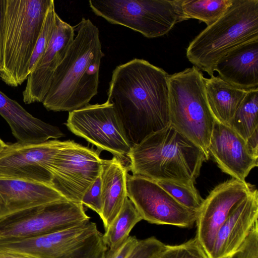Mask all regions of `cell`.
I'll use <instances>...</instances> for the list:
<instances>
[{"label": "cell", "instance_id": "obj_12", "mask_svg": "<svg viewBox=\"0 0 258 258\" xmlns=\"http://www.w3.org/2000/svg\"><path fill=\"white\" fill-rule=\"evenodd\" d=\"M65 141L8 144L0 153V178L20 179L50 185L51 166Z\"/></svg>", "mask_w": 258, "mask_h": 258}, {"label": "cell", "instance_id": "obj_26", "mask_svg": "<svg viewBox=\"0 0 258 258\" xmlns=\"http://www.w3.org/2000/svg\"><path fill=\"white\" fill-rule=\"evenodd\" d=\"M158 184L184 207L198 211L204 199L194 184L170 181H156Z\"/></svg>", "mask_w": 258, "mask_h": 258}, {"label": "cell", "instance_id": "obj_28", "mask_svg": "<svg viewBox=\"0 0 258 258\" xmlns=\"http://www.w3.org/2000/svg\"><path fill=\"white\" fill-rule=\"evenodd\" d=\"M154 258H209L196 237L175 245H164Z\"/></svg>", "mask_w": 258, "mask_h": 258}, {"label": "cell", "instance_id": "obj_22", "mask_svg": "<svg viewBox=\"0 0 258 258\" xmlns=\"http://www.w3.org/2000/svg\"><path fill=\"white\" fill-rule=\"evenodd\" d=\"M205 87L207 102L215 120L229 126L231 119L248 91L236 87L214 76L205 78Z\"/></svg>", "mask_w": 258, "mask_h": 258}, {"label": "cell", "instance_id": "obj_7", "mask_svg": "<svg viewBox=\"0 0 258 258\" xmlns=\"http://www.w3.org/2000/svg\"><path fill=\"white\" fill-rule=\"evenodd\" d=\"M97 16L149 38L168 33L181 21L180 0H90Z\"/></svg>", "mask_w": 258, "mask_h": 258}, {"label": "cell", "instance_id": "obj_18", "mask_svg": "<svg viewBox=\"0 0 258 258\" xmlns=\"http://www.w3.org/2000/svg\"><path fill=\"white\" fill-rule=\"evenodd\" d=\"M64 200L49 184L0 178V220L28 209Z\"/></svg>", "mask_w": 258, "mask_h": 258}, {"label": "cell", "instance_id": "obj_9", "mask_svg": "<svg viewBox=\"0 0 258 258\" xmlns=\"http://www.w3.org/2000/svg\"><path fill=\"white\" fill-rule=\"evenodd\" d=\"M100 151L65 141L51 165L50 185L67 200L81 203L84 194L100 175Z\"/></svg>", "mask_w": 258, "mask_h": 258}, {"label": "cell", "instance_id": "obj_15", "mask_svg": "<svg viewBox=\"0 0 258 258\" xmlns=\"http://www.w3.org/2000/svg\"><path fill=\"white\" fill-rule=\"evenodd\" d=\"M75 36L74 27L56 14L48 45L38 64L28 76L23 99L25 104L42 102L55 70L63 60Z\"/></svg>", "mask_w": 258, "mask_h": 258}, {"label": "cell", "instance_id": "obj_30", "mask_svg": "<svg viewBox=\"0 0 258 258\" xmlns=\"http://www.w3.org/2000/svg\"><path fill=\"white\" fill-rule=\"evenodd\" d=\"M224 258H258V223L240 246Z\"/></svg>", "mask_w": 258, "mask_h": 258}, {"label": "cell", "instance_id": "obj_8", "mask_svg": "<svg viewBox=\"0 0 258 258\" xmlns=\"http://www.w3.org/2000/svg\"><path fill=\"white\" fill-rule=\"evenodd\" d=\"M65 124L100 151L111 153L123 164L129 162L132 145L112 105L107 101L69 112Z\"/></svg>", "mask_w": 258, "mask_h": 258}, {"label": "cell", "instance_id": "obj_1", "mask_svg": "<svg viewBox=\"0 0 258 258\" xmlns=\"http://www.w3.org/2000/svg\"><path fill=\"white\" fill-rule=\"evenodd\" d=\"M168 76L162 69L139 58L113 71L107 101L132 146L169 124Z\"/></svg>", "mask_w": 258, "mask_h": 258}, {"label": "cell", "instance_id": "obj_25", "mask_svg": "<svg viewBox=\"0 0 258 258\" xmlns=\"http://www.w3.org/2000/svg\"><path fill=\"white\" fill-rule=\"evenodd\" d=\"M258 89L248 91L229 126L245 141L258 129Z\"/></svg>", "mask_w": 258, "mask_h": 258}, {"label": "cell", "instance_id": "obj_17", "mask_svg": "<svg viewBox=\"0 0 258 258\" xmlns=\"http://www.w3.org/2000/svg\"><path fill=\"white\" fill-rule=\"evenodd\" d=\"M257 218L258 191L255 188L219 228L209 258H224L236 250L257 224Z\"/></svg>", "mask_w": 258, "mask_h": 258}, {"label": "cell", "instance_id": "obj_16", "mask_svg": "<svg viewBox=\"0 0 258 258\" xmlns=\"http://www.w3.org/2000/svg\"><path fill=\"white\" fill-rule=\"evenodd\" d=\"M208 151L223 172L242 181L258 165V158L251 154L246 141L231 127L216 120Z\"/></svg>", "mask_w": 258, "mask_h": 258}, {"label": "cell", "instance_id": "obj_14", "mask_svg": "<svg viewBox=\"0 0 258 258\" xmlns=\"http://www.w3.org/2000/svg\"><path fill=\"white\" fill-rule=\"evenodd\" d=\"M107 249L96 224L88 220L43 235L40 258H100Z\"/></svg>", "mask_w": 258, "mask_h": 258}, {"label": "cell", "instance_id": "obj_2", "mask_svg": "<svg viewBox=\"0 0 258 258\" xmlns=\"http://www.w3.org/2000/svg\"><path fill=\"white\" fill-rule=\"evenodd\" d=\"M74 28L77 34L55 70L42 102L49 111L80 109L98 93L101 60L104 56L99 29L84 17Z\"/></svg>", "mask_w": 258, "mask_h": 258}, {"label": "cell", "instance_id": "obj_10", "mask_svg": "<svg viewBox=\"0 0 258 258\" xmlns=\"http://www.w3.org/2000/svg\"><path fill=\"white\" fill-rule=\"evenodd\" d=\"M90 219L82 203L64 200L28 209L0 220V237L46 234Z\"/></svg>", "mask_w": 258, "mask_h": 258}, {"label": "cell", "instance_id": "obj_11", "mask_svg": "<svg viewBox=\"0 0 258 258\" xmlns=\"http://www.w3.org/2000/svg\"><path fill=\"white\" fill-rule=\"evenodd\" d=\"M126 191L142 220L184 228L191 227L196 222L198 211L182 206L156 180L127 173Z\"/></svg>", "mask_w": 258, "mask_h": 258}, {"label": "cell", "instance_id": "obj_36", "mask_svg": "<svg viewBox=\"0 0 258 258\" xmlns=\"http://www.w3.org/2000/svg\"><path fill=\"white\" fill-rule=\"evenodd\" d=\"M7 144L5 143L2 140L0 139V153L7 146Z\"/></svg>", "mask_w": 258, "mask_h": 258}, {"label": "cell", "instance_id": "obj_32", "mask_svg": "<svg viewBox=\"0 0 258 258\" xmlns=\"http://www.w3.org/2000/svg\"><path fill=\"white\" fill-rule=\"evenodd\" d=\"M138 239L135 236H129L119 246L114 249H107L100 258H127Z\"/></svg>", "mask_w": 258, "mask_h": 258}, {"label": "cell", "instance_id": "obj_20", "mask_svg": "<svg viewBox=\"0 0 258 258\" xmlns=\"http://www.w3.org/2000/svg\"><path fill=\"white\" fill-rule=\"evenodd\" d=\"M0 115L9 124L18 142L41 143L64 136L58 127L34 117L1 91Z\"/></svg>", "mask_w": 258, "mask_h": 258}, {"label": "cell", "instance_id": "obj_23", "mask_svg": "<svg viewBox=\"0 0 258 258\" xmlns=\"http://www.w3.org/2000/svg\"><path fill=\"white\" fill-rule=\"evenodd\" d=\"M142 220L132 202L127 197L116 217L105 230L104 241L108 249H114L130 236L134 227Z\"/></svg>", "mask_w": 258, "mask_h": 258}, {"label": "cell", "instance_id": "obj_31", "mask_svg": "<svg viewBox=\"0 0 258 258\" xmlns=\"http://www.w3.org/2000/svg\"><path fill=\"white\" fill-rule=\"evenodd\" d=\"M81 203L100 216L102 209L100 176L98 177L84 194Z\"/></svg>", "mask_w": 258, "mask_h": 258}, {"label": "cell", "instance_id": "obj_29", "mask_svg": "<svg viewBox=\"0 0 258 258\" xmlns=\"http://www.w3.org/2000/svg\"><path fill=\"white\" fill-rule=\"evenodd\" d=\"M164 245L155 237L138 239L127 258H154Z\"/></svg>", "mask_w": 258, "mask_h": 258}, {"label": "cell", "instance_id": "obj_4", "mask_svg": "<svg viewBox=\"0 0 258 258\" xmlns=\"http://www.w3.org/2000/svg\"><path fill=\"white\" fill-rule=\"evenodd\" d=\"M0 78L17 87L27 79L29 66L47 12L53 0H4Z\"/></svg>", "mask_w": 258, "mask_h": 258}, {"label": "cell", "instance_id": "obj_13", "mask_svg": "<svg viewBox=\"0 0 258 258\" xmlns=\"http://www.w3.org/2000/svg\"><path fill=\"white\" fill-rule=\"evenodd\" d=\"M255 188L246 181L232 178L215 186L203 200L196 222V237L209 257L220 227Z\"/></svg>", "mask_w": 258, "mask_h": 258}, {"label": "cell", "instance_id": "obj_21", "mask_svg": "<svg viewBox=\"0 0 258 258\" xmlns=\"http://www.w3.org/2000/svg\"><path fill=\"white\" fill-rule=\"evenodd\" d=\"M126 166L119 159H102L100 173L102 202L100 216L105 230L120 211L127 197Z\"/></svg>", "mask_w": 258, "mask_h": 258}, {"label": "cell", "instance_id": "obj_19", "mask_svg": "<svg viewBox=\"0 0 258 258\" xmlns=\"http://www.w3.org/2000/svg\"><path fill=\"white\" fill-rule=\"evenodd\" d=\"M215 71L236 87L247 91L258 89V40L229 51L216 63Z\"/></svg>", "mask_w": 258, "mask_h": 258}, {"label": "cell", "instance_id": "obj_27", "mask_svg": "<svg viewBox=\"0 0 258 258\" xmlns=\"http://www.w3.org/2000/svg\"><path fill=\"white\" fill-rule=\"evenodd\" d=\"M56 14L54 2L47 12L40 33L31 56L28 69L29 75L38 64L48 45L55 25Z\"/></svg>", "mask_w": 258, "mask_h": 258}, {"label": "cell", "instance_id": "obj_3", "mask_svg": "<svg viewBox=\"0 0 258 258\" xmlns=\"http://www.w3.org/2000/svg\"><path fill=\"white\" fill-rule=\"evenodd\" d=\"M128 171L156 181L194 184L203 163V150L171 124L132 146Z\"/></svg>", "mask_w": 258, "mask_h": 258}, {"label": "cell", "instance_id": "obj_35", "mask_svg": "<svg viewBox=\"0 0 258 258\" xmlns=\"http://www.w3.org/2000/svg\"><path fill=\"white\" fill-rule=\"evenodd\" d=\"M0 258H35L17 253L0 252Z\"/></svg>", "mask_w": 258, "mask_h": 258}, {"label": "cell", "instance_id": "obj_5", "mask_svg": "<svg viewBox=\"0 0 258 258\" xmlns=\"http://www.w3.org/2000/svg\"><path fill=\"white\" fill-rule=\"evenodd\" d=\"M258 40V0H233L223 15L189 43L186 55L199 70L213 76L218 60L246 42Z\"/></svg>", "mask_w": 258, "mask_h": 258}, {"label": "cell", "instance_id": "obj_24", "mask_svg": "<svg viewBox=\"0 0 258 258\" xmlns=\"http://www.w3.org/2000/svg\"><path fill=\"white\" fill-rule=\"evenodd\" d=\"M233 0H180L181 21L196 19L208 26L220 18Z\"/></svg>", "mask_w": 258, "mask_h": 258}, {"label": "cell", "instance_id": "obj_6", "mask_svg": "<svg viewBox=\"0 0 258 258\" xmlns=\"http://www.w3.org/2000/svg\"><path fill=\"white\" fill-rule=\"evenodd\" d=\"M169 123L198 145L207 160L215 119L209 107L205 78L195 66L169 75Z\"/></svg>", "mask_w": 258, "mask_h": 258}, {"label": "cell", "instance_id": "obj_34", "mask_svg": "<svg viewBox=\"0 0 258 258\" xmlns=\"http://www.w3.org/2000/svg\"><path fill=\"white\" fill-rule=\"evenodd\" d=\"M4 0H0V71L2 63V27L4 11Z\"/></svg>", "mask_w": 258, "mask_h": 258}, {"label": "cell", "instance_id": "obj_33", "mask_svg": "<svg viewBox=\"0 0 258 258\" xmlns=\"http://www.w3.org/2000/svg\"><path fill=\"white\" fill-rule=\"evenodd\" d=\"M246 142L251 154L258 158V129L247 138Z\"/></svg>", "mask_w": 258, "mask_h": 258}]
</instances>
